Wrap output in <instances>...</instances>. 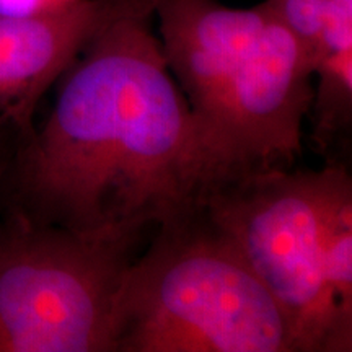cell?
Listing matches in <instances>:
<instances>
[{
    "mask_svg": "<svg viewBox=\"0 0 352 352\" xmlns=\"http://www.w3.org/2000/svg\"><path fill=\"white\" fill-rule=\"evenodd\" d=\"M152 20L153 0H132L65 70L50 116L0 175V210L109 236L201 201L195 120Z\"/></svg>",
    "mask_w": 352,
    "mask_h": 352,
    "instance_id": "obj_1",
    "label": "cell"
},
{
    "mask_svg": "<svg viewBox=\"0 0 352 352\" xmlns=\"http://www.w3.org/2000/svg\"><path fill=\"white\" fill-rule=\"evenodd\" d=\"M160 44L195 120L204 191L302 157L314 64L267 0H153Z\"/></svg>",
    "mask_w": 352,
    "mask_h": 352,
    "instance_id": "obj_2",
    "label": "cell"
},
{
    "mask_svg": "<svg viewBox=\"0 0 352 352\" xmlns=\"http://www.w3.org/2000/svg\"><path fill=\"white\" fill-rule=\"evenodd\" d=\"M113 352H297L284 310L202 202L155 227L122 280Z\"/></svg>",
    "mask_w": 352,
    "mask_h": 352,
    "instance_id": "obj_3",
    "label": "cell"
},
{
    "mask_svg": "<svg viewBox=\"0 0 352 352\" xmlns=\"http://www.w3.org/2000/svg\"><path fill=\"white\" fill-rule=\"evenodd\" d=\"M148 232L85 235L0 210V352H113L118 294Z\"/></svg>",
    "mask_w": 352,
    "mask_h": 352,
    "instance_id": "obj_4",
    "label": "cell"
},
{
    "mask_svg": "<svg viewBox=\"0 0 352 352\" xmlns=\"http://www.w3.org/2000/svg\"><path fill=\"white\" fill-rule=\"evenodd\" d=\"M347 171L271 168L214 184L201 202L290 321L297 352H351L352 320L338 310L321 264L323 223Z\"/></svg>",
    "mask_w": 352,
    "mask_h": 352,
    "instance_id": "obj_5",
    "label": "cell"
},
{
    "mask_svg": "<svg viewBox=\"0 0 352 352\" xmlns=\"http://www.w3.org/2000/svg\"><path fill=\"white\" fill-rule=\"evenodd\" d=\"M131 3L82 0L46 15H0V122L32 131L44 94Z\"/></svg>",
    "mask_w": 352,
    "mask_h": 352,
    "instance_id": "obj_6",
    "label": "cell"
},
{
    "mask_svg": "<svg viewBox=\"0 0 352 352\" xmlns=\"http://www.w3.org/2000/svg\"><path fill=\"white\" fill-rule=\"evenodd\" d=\"M318 85L311 100V139L328 162H340L336 148H346L352 129V50L321 57L314 70ZM344 164V162H342Z\"/></svg>",
    "mask_w": 352,
    "mask_h": 352,
    "instance_id": "obj_7",
    "label": "cell"
},
{
    "mask_svg": "<svg viewBox=\"0 0 352 352\" xmlns=\"http://www.w3.org/2000/svg\"><path fill=\"white\" fill-rule=\"evenodd\" d=\"M305 47L314 70L321 57L352 50V0H267Z\"/></svg>",
    "mask_w": 352,
    "mask_h": 352,
    "instance_id": "obj_8",
    "label": "cell"
},
{
    "mask_svg": "<svg viewBox=\"0 0 352 352\" xmlns=\"http://www.w3.org/2000/svg\"><path fill=\"white\" fill-rule=\"evenodd\" d=\"M321 264L338 310L352 320V178L346 171L334 188L323 223Z\"/></svg>",
    "mask_w": 352,
    "mask_h": 352,
    "instance_id": "obj_9",
    "label": "cell"
},
{
    "mask_svg": "<svg viewBox=\"0 0 352 352\" xmlns=\"http://www.w3.org/2000/svg\"><path fill=\"white\" fill-rule=\"evenodd\" d=\"M82 0H0V15L34 16L65 10Z\"/></svg>",
    "mask_w": 352,
    "mask_h": 352,
    "instance_id": "obj_10",
    "label": "cell"
},
{
    "mask_svg": "<svg viewBox=\"0 0 352 352\" xmlns=\"http://www.w3.org/2000/svg\"><path fill=\"white\" fill-rule=\"evenodd\" d=\"M20 131L6 122H0V175L6 168L7 162L10 160L15 145L20 139Z\"/></svg>",
    "mask_w": 352,
    "mask_h": 352,
    "instance_id": "obj_11",
    "label": "cell"
}]
</instances>
